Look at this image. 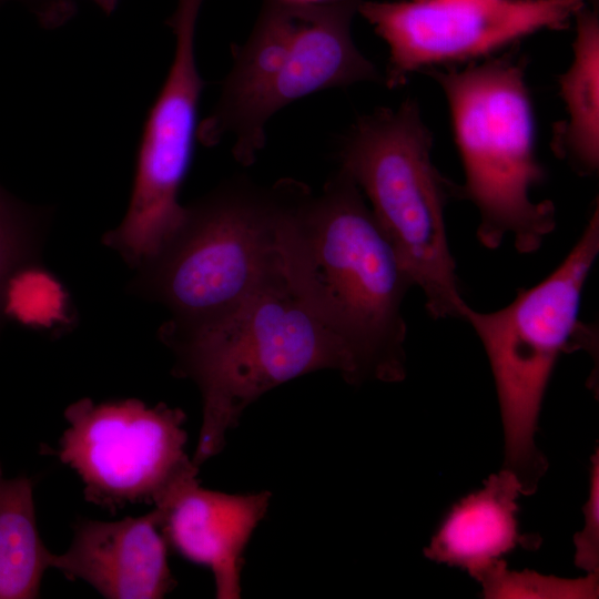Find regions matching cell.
<instances>
[{
    "label": "cell",
    "mask_w": 599,
    "mask_h": 599,
    "mask_svg": "<svg viewBox=\"0 0 599 599\" xmlns=\"http://www.w3.org/2000/svg\"><path fill=\"white\" fill-rule=\"evenodd\" d=\"M280 187L231 179L184 206L159 253L140 267L134 288L172 314L163 326L187 329L217 321L254 294L278 267Z\"/></svg>",
    "instance_id": "obj_7"
},
{
    "label": "cell",
    "mask_w": 599,
    "mask_h": 599,
    "mask_svg": "<svg viewBox=\"0 0 599 599\" xmlns=\"http://www.w3.org/2000/svg\"><path fill=\"white\" fill-rule=\"evenodd\" d=\"M433 133L415 99L358 118L338 148L339 169L356 183L435 319L460 318L465 302L445 210L458 184L432 159Z\"/></svg>",
    "instance_id": "obj_5"
},
{
    "label": "cell",
    "mask_w": 599,
    "mask_h": 599,
    "mask_svg": "<svg viewBox=\"0 0 599 599\" xmlns=\"http://www.w3.org/2000/svg\"><path fill=\"white\" fill-rule=\"evenodd\" d=\"M521 494V483L510 469L491 475L481 489L450 508L425 548V556L464 569L479 581L502 556L525 541L517 520Z\"/></svg>",
    "instance_id": "obj_13"
},
{
    "label": "cell",
    "mask_w": 599,
    "mask_h": 599,
    "mask_svg": "<svg viewBox=\"0 0 599 599\" xmlns=\"http://www.w3.org/2000/svg\"><path fill=\"white\" fill-rule=\"evenodd\" d=\"M55 455L83 484L84 499L112 512L130 504L161 506L197 478L185 451L186 415L160 403L135 399L68 406Z\"/></svg>",
    "instance_id": "obj_8"
},
{
    "label": "cell",
    "mask_w": 599,
    "mask_h": 599,
    "mask_svg": "<svg viewBox=\"0 0 599 599\" xmlns=\"http://www.w3.org/2000/svg\"><path fill=\"white\" fill-rule=\"evenodd\" d=\"M515 49L422 73L445 95L465 175L458 199L478 212V241L495 250L511 237L519 253L531 254L555 230L556 209L531 197L547 172L536 152L527 59Z\"/></svg>",
    "instance_id": "obj_3"
},
{
    "label": "cell",
    "mask_w": 599,
    "mask_h": 599,
    "mask_svg": "<svg viewBox=\"0 0 599 599\" xmlns=\"http://www.w3.org/2000/svg\"><path fill=\"white\" fill-rule=\"evenodd\" d=\"M160 335L174 353L173 373L201 393L196 466L221 453L246 407L272 388L321 369L361 383L348 349L292 290L280 264L226 316L187 329L162 327Z\"/></svg>",
    "instance_id": "obj_2"
},
{
    "label": "cell",
    "mask_w": 599,
    "mask_h": 599,
    "mask_svg": "<svg viewBox=\"0 0 599 599\" xmlns=\"http://www.w3.org/2000/svg\"><path fill=\"white\" fill-rule=\"evenodd\" d=\"M572 59L558 75L565 118L552 126L554 154L581 176L599 169V13L593 6L575 16Z\"/></svg>",
    "instance_id": "obj_14"
},
{
    "label": "cell",
    "mask_w": 599,
    "mask_h": 599,
    "mask_svg": "<svg viewBox=\"0 0 599 599\" xmlns=\"http://www.w3.org/2000/svg\"><path fill=\"white\" fill-rule=\"evenodd\" d=\"M599 254L598 203L576 244L544 280L517 292L505 307L465 306L486 352L500 408L505 468L531 494L546 470L535 445L545 393L561 354L595 346V328L579 318L582 291Z\"/></svg>",
    "instance_id": "obj_6"
},
{
    "label": "cell",
    "mask_w": 599,
    "mask_h": 599,
    "mask_svg": "<svg viewBox=\"0 0 599 599\" xmlns=\"http://www.w3.org/2000/svg\"><path fill=\"white\" fill-rule=\"evenodd\" d=\"M290 3H297V4H317V3H325L331 2L335 0H281Z\"/></svg>",
    "instance_id": "obj_20"
},
{
    "label": "cell",
    "mask_w": 599,
    "mask_h": 599,
    "mask_svg": "<svg viewBox=\"0 0 599 599\" xmlns=\"http://www.w3.org/2000/svg\"><path fill=\"white\" fill-rule=\"evenodd\" d=\"M51 556L37 527L32 480L6 478L0 464V599L38 598Z\"/></svg>",
    "instance_id": "obj_15"
},
{
    "label": "cell",
    "mask_w": 599,
    "mask_h": 599,
    "mask_svg": "<svg viewBox=\"0 0 599 599\" xmlns=\"http://www.w3.org/2000/svg\"><path fill=\"white\" fill-rule=\"evenodd\" d=\"M362 1L265 0L247 40L232 47V69L213 111L197 125L199 141L213 146L233 138L234 159L250 166L265 146L267 122L281 109L327 89L384 83L352 37Z\"/></svg>",
    "instance_id": "obj_4"
},
{
    "label": "cell",
    "mask_w": 599,
    "mask_h": 599,
    "mask_svg": "<svg viewBox=\"0 0 599 599\" xmlns=\"http://www.w3.org/2000/svg\"><path fill=\"white\" fill-rule=\"evenodd\" d=\"M167 548L155 508L116 521L81 519L67 551L52 554L50 568L104 598L159 599L176 586Z\"/></svg>",
    "instance_id": "obj_11"
},
{
    "label": "cell",
    "mask_w": 599,
    "mask_h": 599,
    "mask_svg": "<svg viewBox=\"0 0 599 599\" xmlns=\"http://www.w3.org/2000/svg\"><path fill=\"white\" fill-rule=\"evenodd\" d=\"M204 0H177L166 20L175 37L172 64L151 108L140 143L126 214L104 236L132 266H143L179 226V192L191 164L197 105L205 85L195 58V30Z\"/></svg>",
    "instance_id": "obj_10"
},
{
    "label": "cell",
    "mask_w": 599,
    "mask_h": 599,
    "mask_svg": "<svg viewBox=\"0 0 599 599\" xmlns=\"http://www.w3.org/2000/svg\"><path fill=\"white\" fill-rule=\"evenodd\" d=\"M592 2V6L595 7V4L598 7V0H590Z\"/></svg>",
    "instance_id": "obj_21"
},
{
    "label": "cell",
    "mask_w": 599,
    "mask_h": 599,
    "mask_svg": "<svg viewBox=\"0 0 599 599\" xmlns=\"http://www.w3.org/2000/svg\"><path fill=\"white\" fill-rule=\"evenodd\" d=\"M271 494H226L189 481L154 507L170 547L207 567L219 599L241 597L244 551L268 509Z\"/></svg>",
    "instance_id": "obj_12"
},
{
    "label": "cell",
    "mask_w": 599,
    "mask_h": 599,
    "mask_svg": "<svg viewBox=\"0 0 599 599\" xmlns=\"http://www.w3.org/2000/svg\"><path fill=\"white\" fill-rule=\"evenodd\" d=\"M278 186L275 246L287 283L348 349L361 383L402 380L413 283L363 193L341 169L317 194L293 179Z\"/></svg>",
    "instance_id": "obj_1"
},
{
    "label": "cell",
    "mask_w": 599,
    "mask_h": 599,
    "mask_svg": "<svg viewBox=\"0 0 599 599\" xmlns=\"http://www.w3.org/2000/svg\"><path fill=\"white\" fill-rule=\"evenodd\" d=\"M586 0H363L357 12L388 47V89L432 68L496 55L540 31L570 27Z\"/></svg>",
    "instance_id": "obj_9"
},
{
    "label": "cell",
    "mask_w": 599,
    "mask_h": 599,
    "mask_svg": "<svg viewBox=\"0 0 599 599\" xmlns=\"http://www.w3.org/2000/svg\"><path fill=\"white\" fill-rule=\"evenodd\" d=\"M485 598L593 599L598 597V575L578 579L544 576L535 571H510L500 560L480 580Z\"/></svg>",
    "instance_id": "obj_16"
},
{
    "label": "cell",
    "mask_w": 599,
    "mask_h": 599,
    "mask_svg": "<svg viewBox=\"0 0 599 599\" xmlns=\"http://www.w3.org/2000/svg\"><path fill=\"white\" fill-rule=\"evenodd\" d=\"M38 244L37 216L0 186V322L9 282L32 263Z\"/></svg>",
    "instance_id": "obj_17"
},
{
    "label": "cell",
    "mask_w": 599,
    "mask_h": 599,
    "mask_svg": "<svg viewBox=\"0 0 599 599\" xmlns=\"http://www.w3.org/2000/svg\"><path fill=\"white\" fill-rule=\"evenodd\" d=\"M599 454L592 456L589 497L583 507V528L576 534L575 562L587 573H597L599 567Z\"/></svg>",
    "instance_id": "obj_18"
},
{
    "label": "cell",
    "mask_w": 599,
    "mask_h": 599,
    "mask_svg": "<svg viewBox=\"0 0 599 599\" xmlns=\"http://www.w3.org/2000/svg\"><path fill=\"white\" fill-rule=\"evenodd\" d=\"M92 1H94L106 14H111L118 4V0H92Z\"/></svg>",
    "instance_id": "obj_19"
}]
</instances>
